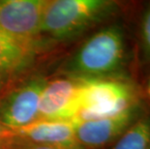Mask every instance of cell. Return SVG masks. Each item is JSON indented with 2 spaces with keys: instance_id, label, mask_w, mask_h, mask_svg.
Listing matches in <instances>:
<instances>
[{
  "instance_id": "obj_1",
  "label": "cell",
  "mask_w": 150,
  "mask_h": 149,
  "mask_svg": "<svg viewBox=\"0 0 150 149\" xmlns=\"http://www.w3.org/2000/svg\"><path fill=\"white\" fill-rule=\"evenodd\" d=\"M137 70L136 47L122 23H108L85 38L63 66L65 77L81 81L130 78L127 71Z\"/></svg>"
},
{
  "instance_id": "obj_2",
  "label": "cell",
  "mask_w": 150,
  "mask_h": 149,
  "mask_svg": "<svg viewBox=\"0 0 150 149\" xmlns=\"http://www.w3.org/2000/svg\"><path fill=\"white\" fill-rule=\"evenodd\" d=\"M122 12L114 0H47L41 32L56 41H72L111 23Z\"/></svg>"
},
{
  "instance_id": "obj_3",
  "label": "cell",
  "mask_w": 150,
  "mask_h": 149,
  "mask_svg": "<svg viewBox=\"0 0 150 149\" xmlns=\"http://www.w3.org/2000/svg\"><path fill=\"white\" fill-rule=\"evenodd\" d=\"M82 82L81 109L75 119L113 116L143 102L142 90L133 78H101Z\"/></svg>"
},
{
  "instance_id": "obj_4",
  "label": "cell",
  "mask_w": 150,
  "mask_h": 149,
  "mask_svg": "<svg viewBox=\"0 0 150 149\" xmlns=\"http://www.w3.org/2000/svg\"><path fill=\"white\" fill-rule=\"evenodd\" d=\"M47 78L37 76L23 81L0 97V119L13 131L38 120Z\"/></svg>"
},
{
  "instance_id": "obj_5",
  "label": "cell",
  "mask_w": 150,
  "mask_h": 149,
  "mask_svg": "<svg viewBox=\"0 0 150 149\" xmlns=\"http://www.w3.org/2000/svg\"><path fill=\"white\" fill-rule=\"evenodd\" d=\"M147 109L142 102L113 116L93 120L74 119L76 138L84 149H105L111 146Z\"/></svg>"
},
{
  "instance_id": "obj_6",
  "label": "cell",
  "mask_w": 150,
  "mask_h": 149,
  "mask_svg": "<svg viewBox=\"0 0 150 149\" xmlns=\"http://www.w3.org/2000/svg\"><path fill=\"white\" fill-rule=\"evenodd\" d=\"M47 0H0V30L23 42L37 44Z\"/></svg>"
},
{
  "instance_id": "obj_7",
  "label": "cell",
  "mask_w": 150,
  "mask_h": 149,
  "mask_svg": "<svg viewBox=\"0 0 150 149\" xmlns=\"http://www.w3.org/2000/svg\"><path fill=\"white\" fill-rule=\"evenodd\" d=\"M82 87V81L69 77L49 81L41 97L38 119L74 120L81 109Z\"/></svg>"
},
{
  "instance_id": "obj_8",
  "label": "cell",
  "mask_w": 150,
  "mask_h": 149,
  "mask_svg": "<svg viewBox=\"0 0 150 149\" xmlns=\"http://www.w3.org/2000/svg\"><path fill=\"white\" fill-rule=\"evenodd\" d=\"M18 138L62 149H84L76 135L74 120L38 119L14 130Z\"/></svg>"
},
{
  "instance_id": "obj_9",
  "label": "cell",
  "mask_w": 150,
  "mask_h": 149,
  "mask_svg": "<svg viewBox=\"0 0 150 149\" xmlns=\"http://www.w3.org/2000/svg\"><path fill=\"white\" fill-rule=\"evenodd\" d=\"M36 52L37 44L18 40L0 30V81L5 83L29 68Z\"/></svg>"
},
{
  "instance_id": "obj_10",
  "label": "cell",
  "mask_w": 150,
  "mask_h": 149,
  "mask_svg": "<svg viewBox=\"0 0 150 149\" xmlns=\"http://www.w3.org/2000/svg\"><path fill=\"white\" fill-rule=\"evenodd\" d=\"M137 72L150 71V2L139 11L136 29Z\"/></svg>"
},
{
  "instance_id": "obj_11",
  "label": "cell",
  "mask_w": 150,
  "mask_h": 149,
  "mask_svg": "<svg viewBox=\"0 0 150 149\" xmlns=\"http://www.w3.org/2000/svg\"><path fill=\"white\" fill-rule=\"evenodd\" d=\"M150 145V112L148 109L111 145L110 149H148Z\"/></svg>"
},
{
  "instance_id": "obj_12",
  "label": "cell",
  "mask_w": 150,
  "mask_h": 149,
  "mask_svg": "<svg viewBox=\"0 0 150 149\" xmlns=\"http://www.w3.org/2000/svg\"><path fill=\"white\" fill-rule=\"evenodd\" d=\"M16 138L15 132L3 124L0 119V149H10Z\"/></svg>"
},
{
  "instance_id": "obj_13",
  "label": "cell",
  "mask_w": 150,
  "mask_h": 149,
  "mask_svg": "<svg viewBox=\"0 0 150 149\" xmlns=\"http://www.w3.org/2000/svg\"><path fill=\"white\" fill-rule=\"evenodd\" d=\"M10 149H62V148L50 146V145H47V144L36 143V142L28 141H25V139L16 138Z\"/></svg>"
},
{
  "instance_id": "obj_14",
  "label": "cell",
  "mask_w": 150,
  "mask_h": 149,
  "mask_svg": "<svg viewBox=\"0 0 150 149\" xmlns=\"http://www.w3.org/2000/svg\"><path fill=\"white\" fill-rule=\"evenodd\" d=\"M146 94H147V96L150 99V78H149V81L147 82V86H146Z\"/></svg>"
},
{
  "instance_id": "obj_15",
  "label": "cell",
  "mask_w": 150,
  "mask_h": 149,
  "mask_svg": "<svg viewBox=\"0 0 150 149\" xmlns=\"http://www.w3.org/2000/svg\"><path fill=\"white\" fill-rule=\"evenodd\" d=\"M3 85H4V82H2V81H0V89L3 87Z\"/></svg>"
},
{
  "instance_id": "obj_16",
  "label": "cell",
  "mask_w": 150,
  "mask_h": 149,
  "mask_svg": "<svg viewBox=\"0 0 150 149\" xmlns=\"http://www.w3.org/2000/svg\"><path fill=\"white\" fill-rule=\"evenodd\" d=\"M148 149H150V145H149V147H148Z\"/></svg>"
}]
</instances>
